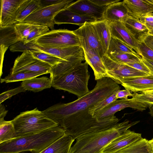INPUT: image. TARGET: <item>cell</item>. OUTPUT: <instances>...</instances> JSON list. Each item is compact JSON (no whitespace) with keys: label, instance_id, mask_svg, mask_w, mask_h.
Listing matches in <instances>:
<instances>
[{"label":"cell","instance_id":"6da1fadb","mask_svg":"<svg viewBox=\"0 0 153 153\" xmlns=\"http://www.w3.org/2000/svg\"><path fill=\"white\" fill-rule=\"evenodd\" d=\"M96 81L94 88L82 97L69 103L54 105L42 111L75 140L83 134L108 128L119 122L115 116L98 120L88 113L91 106L120 89L109 77Z\"/></svg>","mask_w":153,"mask_h":153},{"label":"cell","instance_id":"7a4b0ae2","mask_svg":"<svg viewBox=\"0 0 153 153\" xmlns=\"http://www.w3.org/2000/svg\"><path fill=\"white\" fill-rule=\"evenodd\" d=\"M88 65L86 61L79 63L70 59L52 67L50 78L52 87L72 94L78 98L84 96L90 91Z\"/></svg>","mask_w":153,"mask_h":153},{"label":"cell","instance_id":"3957f363","mask_svg":"<svg viewBox=\"0 0 153 153\" xmlns=\"http://www.w3.org/2000/svg\"><path fill=\"white\" fill-rule=\"evenodd\" d=\"M139 122L126 119L108 128L83 134L76 139L69 153H102L112 140Z\"/></svg>","mask_w":153,"mask_h":153},{"label":"cell","instance_id":"277c9868","mask_svg":"<svg viewBox=\"0 0 153 153\" xmlns=\"http://www.w3.org/2000/svg\"><path fill=\"white\" fill-rule=\"evenodd\" d=\"M65 133L59 126L0 143V153H39Z\"/></svg>","mask_w":153,"mask_h":153},{"label":"cell","instance_id":"5b68a950","mask_svg":"<svg viewBox=\"0 0 153 153\" xmlns=\"http://www.w3.org/2000/svg\"><path fill=\"white\" fill-rule=\"evenodd\" d=\"M16 137L24 136L52 127L58 124L45 116L37 108L21 113L12 120Z\"/></svg>","mask_w":153,"mask_h":153},{"label":"cell","instance_id":"8992f818","mask_svg":"<svg viewBox=\"0 0 153 153\" xmlns=\"http://www.w3.org/2000/svg\"><path fill=\"white\" fill-rule=\"evenodd\" d=\"M34 44L49 48H61L81 46L78 36L73 31L67 29L53 30L37 38Z\"/></svg>","mask_w":153,"mask_h":153},{"label":"cell","instance_id":"52a82bcc","mask_svg":"<svg viewBox=\"0 0 153 153\" xmlns=\"http://www.w3.org/2000/svg\"><path fill=\"white\" fill-rule=\"evenodd\" d=\"M74 2L72 0H62L56 4L40 7L28 16L23 22L46 26L51 30H53L55 16Z\"/></svg>","mask_w":153,"mask_h":153},{"label":"cell","instance_id":"ba28073f","mask_svg":"<svg viewBox=\"0 0 153 153\" xmlns=\"http://www.w3.org/2000/svg\"><path fill=\"white\" fill-rule=\"evenodd\" d=\"M102 59L107 70L108 77L118 84L123 80L128 78L144 76L148 74L126 65L116 62L106 54Z\"/></svg>","mask_w":153,"mask_h":153},{"label":"cell","instance_id":"9c48e42d","mask_svg":"<svg viewBox=\"0 0 153 153\" xmlns=\"http://www.w3.org/2000/svg\"><path fill=\"white\" fill-rule=\"evenodd\" d=\"M52 67L33 56L30 51L22 53L15 59L10 73L19 71L50 74Z\"/></svg>","mask_w":153,"mask_h":153},{"label":"cell","instance_id":"30bf717a","mask_svg":"<svg viewBox=\"0 0 153 153\" xmlns=\"http://www.w3.org/2000/svg\"><path fill=\"white\" fill-rule=\"evenodd\" d=\"M128 107L143 111L146 110L148 105L146 103L135 100L133 98L121 99L111 102L102 110L94 113L92 116L97 120H101L112 117L117 112Z\"/></svg>","mask_w":153,"mask_h":153},{"label":"cell","instance_id":"8fae6325","mask_svg":"<svg viewBox=\"0 0 153 153\" xmlns=\"http://www.w3.org/2000/svg\"><path fill=\"white\" fill-rule=\"evenodd\" d=\"M73 31L79 37L82 48H89L96 52L101 58L106 54L102 48L93 23L85 22Z\"/></svg>","mask_w":153,"mask_h":153},{"label":"cell","instance_id":"7c38bea8","mask_svg":"<svg viewBox=\"0 0 153 153\" xmlns=\"http://www.w3.org/2000/svg\"><path fill=\"white\" fill-rule=\"evenodd\" d=\"M106 7L98 6L91 0H79L74 2L67 8L77 14L93 18L98 21L104 20Z\"/></svg>","mask_w":153,"mask_h":153},{"label":"cell","instance_id":"4fadbf2b","mask_svg":"<svg viewBox=\"0 0 153 153\" xmlns=\"http://www.w3.org/2000/svg\"><path fill=\"white\" fill-rule=\"evenodd\" d=\"M108 24L111 36L119 39L133 49L141 58L142 56L138 43L126 27L124 23L117 22Z\"/></svg>","mask_w":153,"mask_h":153},{"label":"cell","instance_id":"5bb4252c","mask_svg":"<svg viewBox=\"0 0 153 153\" xmlns=\"http://www.w3.org/2000/svg\"><path fill=\"white\" fill-rule=\"evenodd\" d=\"M24 0H1L0 27L15 25L18 9Z\"/></svg>","mask_w":153,"mask_h":153},{"label":"cell","instance_id":"9a60e30c","mask_svg":"<svg viewBox=\"0 0 153 153\" xmlns=\"http://www.w3.org/2000/svg\"><path fill=\"white\" fill-rule=\"evenodd\" d=\"M141 134L127 130L112 140L103 150L102 153H116L142 138Z\"/></svg>","mask_w":153,"mask_h":153},{"label":"cell","instance_id":"2e32d148","mask_svg":"<svg viewBox=\"0 0 153 153\" xmlns=\"http://www.w3.org/2000/svg\"><path fill=\"white\" fill-rule=\"evenodd\" d=\"M129 16L139 20L153 12V0H124L123 1Z\"/></svg>","mask_w":153,"mask_h":153},{"label":"cell","instance_id":"e0dca14e","mask_svg":"<svg viewBox=\"0 0 153 153\" xmlns=\"http://www.w3.org/2000/svg\"><path fill=\"white\" fill-rule=\"evenodd\" d=\"M120 84L134 93L153 90V75L126 78L121 81Z\"/></svg>","mask_w":153,"mask_h":153},{"label":"cell","instance_id":"ac0fdd59","mask_svg":"<svg viewBox=\"0 0 153 153\" xmlns=\"http://www.w3.org/2000/svg\"><path fill=\"white\" fill-rule=\"evenodd\" d=\"M85 61L93 70L95 79L97 80L108 77L107 70L101 57L92 49L87 47H82Z\"/></svg>","mask_w":153,"mask_h":153},{"label":"cell","instance_id":"d6986e66","mask_svg":"<svg viewBox=\"0 0 153 153\" xmlns=\"http://www.w3.org/2000/svg\"><path fill=\"white\" fill-rule=\"evenodd\" d=\"M54 21L55 24L57 25L69 24L77 25L80 27L85 22L94 23L97 20L93 18L77 14L67 8L56 15Z\"/></svg>","mask_w":153,"mask_h":153},{"label":"cell","instance_id":"ffe728a7","mask_svg":"<svg viewBox=\"0 0 153 153\" xmlns=\"http://www.w3.org/2000/svg\"><path fill=\"white\" fill-rule=\"evenodd\" d=\"M129 16L123 1L115 2L107 7L104 15V19L108 23L117 22L125 23Z\"/></svg>","mask_w":153,"mask_h":153},{"label":"cell","instance_id":"44dd1931","mask_svg":"<svg viewBox=\"0 0 153 153\" xmlns=\"http://www.w3.org/2000/svg\"><path fill=\"white\" fill-rule=\"evenodd\" d=\"M33 49L45 52L64 60H66L75 55L84 53L81 46H75L61 48H49L42 47L34 43Z\"/></svg>","mask_w":153,"mask_h":153},{"label":"cell","instance_id":"7402d4cb","mask_svg":"<svg viewBox=\"0 0 153 153\" xmlns=\"http://www.w3.org/2000/svg\"><path fill=\"white\" fill-rule=\"evenodd\" d=\"M124 24L138 43L143 42L149 35V29L139 20L129 16Z\"/></svg>","mask_w":153,"mask_h":153},{"label":"cell","instance_id":"603a6c76","mask_svg":"<svg viewBox=\"0 0 153 153\" xmlns=\"http://www.w3.org/2000/svg\"><path fill=\"white\" fill-rule=\"evenodd\" d=\"M74 140L71 136L65 133L39 153H69Z\"/></svg>","mask_w":153,"mask_h":153},{"label":"cell","instance_id":"cb8c5ba5","mask_svg":"<svg viewBox=\"0 0 153 153\" xmlns=\"http://www.w3.org/2000/svg\"><path fill=\"white\" fill-rule=\"evenodd\" d=\"M93 24L102 48L106 54L111 37L108 23L104 19L97 21Z\"/></svg>","mask_w":153,"mask_h":153},{"label":"cell","instance_id":"d4e9b609","mask_svg":"<svg viewBox=\"0 0 153 153\" xmlns=\"http://www.w3.org/2000/svg\"><path fill=\"white\" fill-rule=\"evenodd\" d=\"M26 91L39 92L52 87L50 78L43 76L33 78L23 81L21 85Z\"/></svg>","mask_w":153,"mask_h":153},{"label":"cell","instance_id":"484cf974","mask_svg":"<svg viewBox=\"0 0 153 153\" xmlns=\"http://www.w3.org/2000/svg\"><path fill=\"white\" fill-rule=\"evenodd\" d=\"M40 7V0H24L17 10L16 21L23 22L28 16Z\"/></svg>","mask_w":153,"mask_h":153},{"label":"cell","instance_id":"4316f807","mask_svg":"<svg viewBox=\"0 0 153 153\" xmlns=\"http://www.w3.org/2000/svg\"><path fill=\"white\" fill-rule=\"evenodd\" d=\"M20 41L21 40L17 33L15 25L0 27V45L8 48Z\"/></svg>","mask_w":153,"mask_h":153},{"label":"cell","instance_id":"83f0119b","mask_svg":"<svg viewBox=\"0 0 153 153\" xmlns=\"http://www.w3.org/2000/svg\"><path fill=\"white\" fill-rule=\"evenodd\" d=\"M124 53L132 54L141 58L133 49L119 39L111 36L106 54L109 56L111 54Z\"/></svg>","mask_w":153,"mask_h":153},{"label":"cell","instance_id":"f1b7e54d","mask_svg":"<svg viewBox=\"0 0 153 153\" xmlns=\"http://www.w3.org/2000/svg\"><path fill=\"white\" fill-rule=\"evenodd\" d=\"M116 153H153L149 140L142 138L129 146Z\"/></svg>","mask_w":153,"mask_h":153},{"label":"cell","instance_id":"f546056e","mask_svg":"<svg viewBox=\"0 0 153 153\" xmlns=\"http://www.w3.org/2000/svg\"><path fill=\"white\" fill-rule=\"evenodd\" d=\"M16 137L12 120L0 121V143Z\"/></svg>","mask_w":153,"mask_h":153},{"label":"cell","instance_id":"4dcf8cb0","mask_svg":"<svg viewBox=\"0 0 153 153\" xmlns=\"http://www.w3.org/2000/svg\"><path fill=\"white\" fill-rule=\"evenodd\" d=\"M43 73L19 71L13 73H10L3 78L1 79V83L24 81L31 78L37 77L44 74Z\"/></svg>","mask_w":153,"mask_h":153},{"label":"cell","instance_id":"1f68e13d","mask_svg":"<svg viewBox=\"0 0 153 153\" xmlns=\"http://www.w3.org/2000/svg\"><path fill=\"white\" fill-rule=\"evenodd\" d=\"M32 55L35 58L53 67L61 62L62 59L51 54L36 50L30 51Z\"/></svg>","mask_w":153,"mask_h":153},{"label":"cell","instance_id":"d6a6232c","mask_svg":"<svg viewBox=\"0 0 153 153\" xmlns=\"http://www.w3.org/2000/svg\"><path fill=\"white\" fill-rule=\"evenodd\" d=\"M38 25H37L27 22L16 23L15 27L17 33L21 41L25 39Z\"/></svg>","mask_w":153,"mask_h":153},{"label":"cell","instance_id":"836d02e7","mask_svg":"<svg viewBox=\"0 0 153 153\" xmlns=\"http://www.w3.org/2000/svg\"><path fill=\"white\" fill-rule=\"evenodd\" d=\"M118 91L91 106L88 110V113L92 116L95 113L102 110L110 103L117 100L116 95Z\"/></svg>","mask_w":153,"mask_h":153},{"label":"cell","instance_id":"e575fe53","mask_svg":"<svg viewBox=\"0 0 153 153\" xmlns=\"http://www.w3.org/2000/svg\"><path fill=\"white\" fill-rule=\"evenodd\" d=\"M108 56L116 62L125 64L140 62L141 59L137 56L130 53L111 54Z\"/></svg>","mask_w":153,"mask_h":153},{"label":"cell","instance_id":"d590c367","mask_svg":"<svg viewBox=\"0 0 153 153\" xmlns=\"http://www.w3.org/2000/svg\"><path fill=\"white\" fill-rule=\"evenodd\" d=\"M48 27L38 25L37 27L30 33L24 40L22 41L25 44L34 41L37 38L49 31Z\"/></svg>","mask_w":153,"mask_h":153},{"label":"cell","instance_id":"8d00e7d4","mask_svg":"<svg viewBox=\"0 0 153 153\" xmlns=\"http://www.w3.org/2000/svg\"><path fill=\"white\" fill-rule=\"evenodd\" d=\"M34 43L33 41L25 44L23 41H20L10 46L9 49L12 52H21L23 53L27 51H36L32 47Z\"/></svg>","mask_w":153,"mask_h":153},{"label":"cell","instance_id":"74e56055","mask_svg":"<svg viewBox=\"0 0 153 153\" xmlns=\"http://www.w3.org/2000/svg\"><path fill=\"white\" fill-rule=\"evenodd\" d=\"M132 97L135 100L147 104L149 108L153 104V94L145 91L140 93H134Z\"/></svg>","mask_w":153,"mask_h":153},{"label":"cell","instance_id":"f35d334b","mask_svg":"<svg viewBox=\"0 0 153 153\" xmlns=\"http://www.w3.org/2000/svg\"><path fill=\"white\" fill-rule=\"evenodd\" d=\"M26 91L21 85L19 86L3 92L0 95V104L12 96L18 93L25 92Z\"/></svg>","mask_w":153,"mask_h":153},{"label":"cell","instance_id":"ab89813d","mask_svg":"<svg viewBox=\"0 0 153 153\" xmlns=\"http://www.w3.org/2000/svg\"><path fill=\"white\" fill-rule=\"evenodd\" d=\"M138 46L142 57L153 61V51L147 46L144 42L138 43Z\"/></svg>","mask_w":153,"mask_h":153},{"label":"cell","instance_id":"60d3db41","mask_svg":"<svg viewBox=\"0 0 153 153\" xmlns=\"http://www.w3.org/2000/svg\"><path fill=\"white\" fill-rule=\"evenodd\" d=\"M126 65L145 73L148 75L151 74V72L148 67L141 61L139 62L128 63Z\"/></svg>","mask_w":153,"mask_h":153},{"label":"cell","instance_id":"b9f144b4","mask_svg":"<svg viewBox=\"0 0 153 153\" xmlns=\"http://www.w3.org/2000/svg\"><path fill=\"white\" fill-rule=\"evenodd\" d=\"M133 94L129 90L125 89V90H120L117 93L116 96L117 98L121 99H128V97H132Z\"/></svg>","mask_w":153,"mask_h":153},{"label":"cell","instance_id":"7bdbcfd3","mask_svg":"<svg viewBox=\"0 0 153 153\" xmlns=\"http://www.w3.org/2000/svg\"><path fill=\"white\" fill-rule=\"evenodd\" d=\"M91 1L97 5L102 7H107L111 4L120 1V0H91Z\"/></svg>","mask_w":153,"mask_h":153},{"label":"cell","instance_id":"ee69618b","mask_svg":"<svg viewBox=\"0 0 153 153\" xmlns=\"http://www.w3.org/2000/svg\"><path fill=\"white\" fill-rule=\"evenodd\" d=\"M62 0H40L41 7L52 5L61 1Z\"/></svg>","mask_w":153,"mask_h":153},{"label":"cell","instance_id":"f6af8a7d","mask_svg":"<svg viewBox=\"0 0 153 153\" xmlns=\"http://www.w3.org/2000/svg\"><path fill=\"white\" fill-rule=\"evenodd\" d=\"M0 46L1 61L0 76H1L2 74V67L4 55L5 52L8 48L2 45H0Z\"/></svg>","mask_w":153,"mask_h":153},{"label":"cell","instance_id":"bcb514c9","mask_svg":"<svg viewBox=\"0 0 153 153\" xmlns=\"http://www.w3.org/2000/svg\"><path fill=\"white\" fill-rule=\"evenodd\" d=\"M143 42L147 46L153 51V36L149 35Z\"/></svg>","mask_w":153,"mask_h":153},{"label":"cell","instance_id":"7dc6e473","mask_svg":"<svg viewBox=\"0 0 153 153\" xmlns=\"http://www.w3.org/2000/svg\"><path fill=\"white\" fill-rule=\"evenodd\" d=\"M139 20L144 24L146 23L153 22V16L147 15L142 17Z\"/></svg>","mask_w":153,"mask_h":153},{"label":"cell","instance_id":"c3c4849f","mask_svg":"<svg viewBox=\"0 0 153 153\" xmlns=\"http://www.w3.org/2000/svg\"><path fill=\"white\" fill-rule=\"evenodd\" d=\"M8 111L5 109L4 106L0 104V121L4 120V118L7 114Z\"/></svg>","mask_w":153,"mask_h":153},{"label":"cell","instance_id":"681fc988","mask_svg":"<svg viewBox=\"0 0 153 153\" xmlns=\"http://www.w3.org/2000/svg\"><path fill=\"white\" fill-rule=\"evenodd\" d=\"M145 24L149 30H153V22L146 23Z\"/></svg>","mask_w":153,"mask_h":153},{"label":"cell","instance_id":"f907efd6","mask_svg":"<svg viewBox=\"0 0 153 153\" xmlns=\"http://www.w3.org/2000/svg\"><path fill=\"white\" fill-rule=\"evenodd\" d=\"M149 114L153 117V104L151 105L149 107Z\"/></svg>","mask_w":153,"mask_h":153},{"label":"cell","instance_id":"816d5d0a","mask_svg":"<svg viewBox=\"0 0 153 153\" xmlns=\"http://www.w3.org/2000/svg\"><path fill=\"white\" fill-rule=\"evenodd\" d=\"M149 142L150 145L153 153V138L152 140H149Z\"/></svg>","mask_w":153,"mask_h":153},{"label":"cell","instance_id":"f5cc1de1","mask_svg":"<svg viewBox=\"0 0 153 153\" xmlns=\"http://www.w3.org/2000/svg\"><path fill=\"white\" fill-rule=\"evenodd\" d=\"M149 35L153 36V30H149Z\"/></svg>","mask_w":153,"mask_h":153},{"label":"cell","instance_id":"db71d44e","mask_svg":"<svg viewBox=\"0 0 153 153\" xmlns=\"http://www.w3.org/2000/svg\"><path fill=\"white\" fill-rule=\"evenodd\" d=\"M145 92H148L149 93L153 94V90L148 91H146Z\"/></svg>","mask_w":153,"mask_h":153},{"label":"cell","instance_id":"11a10c76","mask_svg":"<svg viewBox=\"0 0 153 153\" xmlns=\"http://www.w3.org/2000/svg\"><path fill=\"white\" fill-rule=\"evenodd\" d=\"M149 15H152V16H153V12L149 14Z\"/></svg>","mask_w":153,"mask_h":153}]
</instances>
